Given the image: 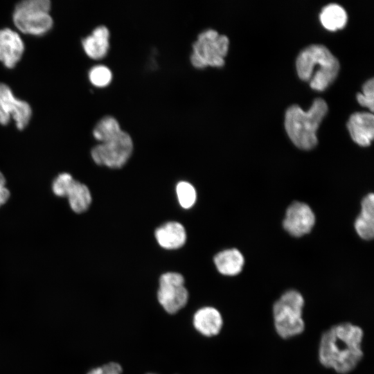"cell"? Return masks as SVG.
Listing matches in <instances>:
<instances>
[{
  "instance_id": "cell-14",
  "label": "cell",
  "mask_w": 374,
  "mask_h": 374,
  "mask_svg": "<svg viewBox=\"0 0 374 374\" xmlns=\"http://www.w3.org/2000/svg\"><path fill=\"white\" fill-rule=\"evenodd\" d=\"M109 31L107 26L96 27L91 35L82 40L83 49L91 58L98 60L105 57L109 48Z\"/></svg>"
},
{
  "instance_id": "cell-12",
  "label": "cell",
  "mask_w": 374,
  "mask_h": 374,
  "mask_svg": "<svg viewBox=\"0 0 374 374\" xmlns=\"http://www.w3.org/2000/svg\"><path fill=\"white\" fill-rule=\"evenodd\" d=\"M348 129L353 140L361 146L371 144L374 135V116L371 112H355L349 118Z\"/></svg>"
},
{
  "instance_id": "cell-27",
  "label": "cell",
  "mask_w": 374,
  "mask_h": 374,
  "mask_svg": "<svg viewBox=\"0 0 374 374\" xmlns=\"http://www.w3.org/2000/svg\"><path fill=\"white\" fill-rule=\"evenodd\" d=\"M6 184V180L3 172L0 171V188L5 186Z\"/></svg>"
},
{
  "instance_id": "cell-25",
  "label": "cell",
  "mask_w": 374,
  "mask_h": 374,
  "mask_svg": "<svg viewBox=\"0 0 374 374\" xmlns=\"http://www.w3.org/2000/svg\"><path fill=\"white\" fill-rule=\"evenodd\" d=\"M122 367L116 362H109L89 371L87 374H122Z\"/></svg>"
},
{
  "instance_id": "cell-7",
  "label": "cell",
  "mask_w": 374,
  "mask_h": 374,
  "mask_svg": "<svg viewBox=\"0 0 374 374\" xmlns=\"http://www.w3.org/2000/svg\"><path fill=\"white\" fill-rule=\"evenodd\" d=\"M132 150L133 141L130 135L121 130L112 139L93 147L91 154L96 164L119 168L127 161Z\"/></svg>"
},
{
  "instance_id": "cell-23",
  "label": "cell",
  "mask_w": 374,
  "mask_h": 374,
  "mask_svg": "<svg viewBox=\"0 0 374 374\" xmlns=\"http://www.w3.org/2000/svg\"><path fill=\"white\" fill-rule=\"evenodd\" d=\"M89 78L93 85L102 87L110 82L112 73L107 66L98 64L91 68L89 71Z\"/></svg>"
},
{
  "instance_id": "cell-13",
  "label": "cell",
  "mask_w": 374,
  "mask_h": 374,
  "mask_svg": "<svg viewBox=\"0 0 374 374\" xmlns=\"http://www.w3.org/2000/svg\"><path fill=\"white\" fill-rule=\"evenodd\" d=\"M193 324L197 332L205 337L218 335L223 326V319L219 310L211 306L197 310L193 315Z\"/></svg>"
},
{
  "instance_id": "cell-11",
  "label": "cell",
  "mask_w": 374,
  "mask_h": 374,
  "mask_svg": "<svg viewBox=\"0 0 374 374\" xmlns=\"http://www.w3.org/2000/svg\"><path fill=\"white\" fill-rule=\"evenodd\" d=\"M19 35L10 28L0 30V61L8 69L15 66L24 52Z\"/></svg>"
},
{
  "instance_id": "cell-21",
  "label": "cell",
  "mask_w": 374,
  "mask_h": 374,
  "mask_svg": "<svg viewBox=\"0 0 374 374\" xmlns=\"http://www.w3.org/2000/svg\"><path fill=\"white\" fill-rule=\"evenodd\" d=\"M179 204L184 208H190L196 201L197 194L195 188L188 182L180 181L176 187Z\"/></svg>"
},
{
  "instance_id": "cell-20",
  "label": "cell",
  "mask_w": 374,
  "mask_h": 374,
  "mask_svg": "<svg viewBox=\"0 0 374 374\" xmlns=\"http://www.w3.org/2000/svg\"><path fill=\"white\" fill-rule=\"evenodd\" d=\"M121 130L118 120L109 115L103 117L96 123L93 130V135L96 140L103 143L112 139Z\"/></svg>"
},
{
  "instance_id": "cell-5",
  "label": "cell",
  "mask_w": 374,
  "mask_h": 374,
  "mask_svg": "<svg viewBox=\"0 0 374 374\" xmlns=\"http://www.w3.org/2000/svg\"><path fill=\"white\" fill-rule=\"evenodd\" d=\"M48 0H25L19 2L13 13V21L22 33L42 36L53 26Z\"/></svg>"
},
{
  "instance_id": "cell-1",
  "label": "cell",
  "mask_w": 374,
  "mask_h": 374,
  "mask_svg": "<svg viewBox=\"0 0 374 374\" xmlns=\"http://www.w3.org/2000/svg\"><path fill=\"white\" fill-rule=\"evenodd\" d=\"M362 329L349 322L336 324L321 335L319 346V359L326 368L337 373L348 374L362 360L364 353Z\"/></svg>"
},
{
  "instance_id": "cell-24",
  "label": "cell",
  "mask_w": 374,
  "mask_h": 374,
  "mask_svg": "<svg viewBox=\"0 0 374 374\" xmlns=\"http://www.w3.org/2000/svg\"><path fill=\"white\" fill-rule=\"evenodd\" d=\"M373 78L368 80L362 87V93L357 94L359 103L373 112L374 89Z\"/></svg>"
},
{
  "instance_id": "cell-10",
  "label": "cell",
  "mask_w": 374,
  "mask_h": 374,
  "mask_svg": "<svg viewBox=\"0 0 374 374\" xmlns=\"http://www.w3.org/2000/svg\"><path fill=\"white\" fill-rule=\"evenodd\" d=\"M315 223V216L310 207L303 202H295L287 209L283 225L294 237L310 232Z\"/></svg>"
},
{
  "instance_id": "cell-8",
  "label": "cell",
  "mask_w": 374,
  "mask_h": 374,
  "mask_svg": "<svg viewBox=\"0 0 374 374\" xmlns=\"http://www.w3.org/2000/svg\"><path fill=\"white\" fill-rule=\"evenodd\" d=\"M157 299L164 310L175 314L181 310L188 300L184 276L177 272H167L159 278Z\"/></svg>"
},
{
  "instance_id": "cell-22",
  "label": "cell",
  "mask_w": 374,
  "mask_h": 374,
  "mask_svg": "<svg viewBox=\"0 0 374 374\" xmlns=\"http://www.w3.org/2000/svg\"><path fill=\"white\" fill-rule=\"evenodd\" d=\"M75 179L69 172H61L53 180L51 188L53 194L60 197H66Z\"/></svg>"
},
{
  "instance_id": "cell-15",
  "label": "cell",
  "mask_w": 374,
  "mask_h": 374,
  "mask_svg": "<svg viewBox=\"0 0 374 374\" xmlns=\"http://www.w3.org/2000/svg\"><path fill=\"white\" fill-rule=\"evenodd\" d=\"M155 238L163 248L175 249L184 244L186 233L180 223L169 222L157 229Z\"/></svg>"
},
{
  "instance_id": "cell-26",
  "label": "cell",
  "mask_w": 374,
  "mask_h": 374,
  "mask_svg": "<svg viewBox=\"0 0 374 374\" xmlns=\"http://www.w3.org/2000/svg\"><path fill=\"white\" fill-rule=\"evenodd\" d=\"M10 196V193L6 186L0 188V207L8 202Z\"/></svg>"
},
{
  "instance_id": "cell-4",
  "label": "cell",
  "mask_w": 374,
  "mask_h": 374,
  "mask_svg": "<svg viewBox=\"0 0 374 374\" xmlns=\"http://www.w3.org/2000/svg\"><path fill=\"white\" fill-rule=\"evenodd\" d=\"M304 304L302 294L295 290L286 291L274 302L272 307L274 323L276 332L281 338H291L304 331Z\"/></svg>"
},
{
  "instance_id": "cell-17",
  "label": "cell",
  "mask_w": 374,
  "mask_h": 374,
  "mask_svg": "<svg viewBox=\"0 0 374 374\" xmlns=\"http://www.w3.org/2000/svg\"><path fill=\"white\" fill-rule=\"evenodd\" d=\"M218 271L225 276H233L240 274L244 263L242 254L236 249L220 251L214 257Z\"/></svg>"
},
{
  "instance_id": "cell-28",
  "label": "cell",
  "mask_w": 374,
  "mask_h": 374,
  "mask_svg": "<svg viewBox=\"0 0 374 374\" xmlns=\"http://www.w3.org/2000/svg\"><path fill=\"white\" fill-rule=\"evenodd\" d=\"M148 374H154V373H148Z\"/></svg>"
},
{
  "instance_id": "cell-16",
  "label": "cell",
  "mask_w": 374,
  "mask_h": 374,
  "mask_svg": "<svg viewBox=\"0 0 374 374\" xmlns=\"http://www.w3.org/2000/svg\"><path fill=\"white\" fill-rule=\"evenodd\" d=\"M355 229L359 236L366 240L374 235V195L368 194L362 201L361 213L355 222Z\"/></svg>"
},
{
  "instance_id": "cell-3",
  "label": "cell",
  "mask_w": 374,
  "mask_h": 374,
  "mask_svg": "<svg viewBox=\"0 0 374 374\" xmlns=\"http://www.w3.org/2000/svg\"><path fill=\"white\" fill-rule=\"evenodd\" d=\"M328 112L326 102L317 98L308 110L293 105L286 111L285 126L293 143L303 150H310L317 143V130Z\"/></svg>"
},
{
  "instance_id": "cell-19",
  "label": "cell",
  "mask_w": 374,
  "mask_h": 374,
  "mask_svg": "<svg viewBox=\"0 0 374 374\" xmlns=\"http://www.w3.org/2000/svg\"><path fill=\"white\" fill-rule=\"evenodd\" d=\"M320 20L326 28L335 30L346 25L347 14L340 5L330 3L323 8L320 14Z\"/></svg>"
},
{
  "instance_id": "cell-9",
  "label": "cell",
  "mask_w": 374,
  "mask_h": 374,
  "mask_svg": "<svg viewBox=\"0 0 374 374\" xmlns=\"http://www.w3.org/2000/svg\"><path fill=\"white\" fill-rule=\"evenodd\" d=\"M32 116L30 105L17 98L10 88L0 83V124L7 125L12 118L18 130H24L28 124Z\"/></svg>"
},
{
  "instance_id": "cell-18",
  "label": "cell",
  "mask_w": 374,
  "mask_h": 374,
  "mask_svg": "<svg viewBox=\"0 0 374 374\" xmlns=\"http://www.w3.org/2000/svg\"><path fill=\"white\" fill-rule=\"evenodd\" d=\"M66 198L71 209L76 213H82L89 208L92 197L88 187L75 180Z\"/></svg>"
},
{
  "instance_id": "cell-6",
  "label": "cell",
  "mask_w": 374,
  "mask_h": 374,
  "mask_svg": "<svg viewBox=\"0 0 374 374\" xmlns=\"http://www.w3.org/2000/svg\"><path fill=\"white\" fill-rule=\"evenodd\" d=\"M229 41L226 35L208 28L201 32L193 43L190 55L192 64L197 68L207 66H222L229 49Z\"/></svg>"
},
{
  "instance_id": "cell-2",
  "label": "cell",
  "mask_w": 374,
  "mask_h": 374,
  "mask_svg": "<svg viewBox=\"0 0 374 374\" xmlns=\"http://www.w3.org/2000/svg\"><path fill=\"white\" fill-rule=\"evenodd\" d=\"M296 70L301 79L309 81L312 89L324 90L337 77L338 60L322 44L303 48L296 59Z\"/></svg>"
}]
</instances>
